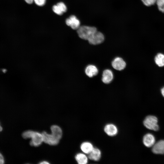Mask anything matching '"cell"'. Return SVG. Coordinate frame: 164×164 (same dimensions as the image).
Segmentation results:
<instances>
[{
  "instance_id": "19",
  "label": "cell",
  "mask_w": 164,
  "mask_h": 164,
  "mask_svg": "<svg viewBox=\"0 0 164 164\" xmlns=\"http://www.w3.org/2000/svg\"><path fill=\"white\" fill-rule=\"evenodd\" d=\"M156 3L159 11L164 12V0H156Z\"/></svg>"
},
{
  "instance_id": "12",
  "label": "cell",
  "mask_w": 164,
  "mask_h": 164,
  "mask_svg": "<svg viewBox=\"0 0 164 164\" xmlns=\"http://www.w3.org/2000/svg\"><path fill=\"white\" fill-rule=\"evenodd\" d=\"M85 72L86 75L90 77L96 75L98 70L97 67L94 65H89L86 68Z\"/></svg>"
},
{
  "instance_id": "15",
  "label": "cell",
  "mask_w": 164,
  "mask_h": 164,
  "mask_svg": "<svg viewBox=\"0 0 164 164\" xmlns=\"http://www.w3.org/2000/svg\"><path fill=\"white\" fill-rule=\"evenodd\" d=\"M94 147L92 144L90 142H83L80 145L81 150L85 153L88 154L92 150Z\"/></svg>"
},
{
  "instance_id": "24",
  "label": "cell",
  "mask_w": 164,
  "mask_h": 164,
  "mask_svg": "<svg viewBox=\"0 0 164 164\" xmlns=\"http://www.w3.org/2000/svg\"><path fill=\"white\" fill-rule=\"evenodd\" d=\"M161 92L162 95L164 97V87L162 88Z\"/></svg>"
},
{
  "instance_id": "10",
  "label": "cell",
  "mask_w": 164,
  "mask_h": 164,
  "mask_svg": "<svg viewBox=\"0 0 164 164\" xmlns=\"http://www.w3.org/2000/svg\"><path fill=\"white\" fill-rule=\"evenodd\" d=\"M113 75L112 71L109 69H106L103 72L102 81L104 84L110 83L113 80Z\"/></svg>"
},
{
  "instance_id": "21",
  "label": "cell",
  "mask_w": 164,
  "mask_h": 164,
  "mask_svg": "<svg viewBox=\"0 0 164 164\" xmlns=\"http://www.w3.org/2000/svg\"><path fill=\"white\" fill-rule=\"evenodd\" d=\"M35 4L39 6H43L46 2V0H33Z\"/></svg>"
},
{
  "instance_id": "17",
  "label": "cell",
  "mask_w": 164,
  "mask_h": 164,
  "mask_svg": "<svg viewBox=\"0 0 164 164\" xmlns=\"http://www.w3.org/2000/svg\"><path fill=\"white\" fill-rule=\"evenodd\" d=\"M75 159L79 164H86L88 162V158L85 155L82 153L77 154Z\"/></svg>"
},
{
  "instance_id": "11",
  "label": "cell",
  "mask_w": 164,
  "mask_h": 164,
  "mask_svg": "<svg viewBox=\"0 0 164 164\" xmlns=\"http://www.w3.org/2000/svg\"><path fill=\"white\" fill-rule=\"evenodd\" d=\"M53 11L56 14L61 15L66 12L67 8L63 2H59L53 7Z\"/></svg>"
},
{
  "instance_id": "6",
  "label": "cell",
  "mask_w": 164,
  "mask_h": 164,
  "mask_svg": "<svg viewBox=\"0 0 164 164\" xmlns=\"http://www.w3.org/2000/svg\"><path fill=\"white\" fill-rule=\"evenodd\" d=\"M111 65L114 69L121 71L124 69L125 67L126 63L121 58L117 57L115 58L112 61Z\"/></svg>"
},
{
  "instance_id": "22",
  "label": "cell",
  "mask_w": 164,
  "mask_h": 164,
  "mask_svg": "<svg viewBox=\"0 0 164 164\" xmlns=\"http://www.w3.org/2000/svg\"><path fill=\"white\" fill-rule=\"evenodd\" d=\"M4 163V160L2 155L0 153V164H3Z\"/></svg>"
},
{
  "instance_id": "16",
  "label": "cell",
  "mask_w": 164,
  "mask_h": 164,
  "mask_svg": "<svg viewBox=\"0 0 164 164\" xmlns=\"http://www.w3.org/2000/svg\"><path fill=\"white\" fill-rule=\"evenodd\" d=\"M50 129L52 133L60 139L62 135V131L61 128L58 126L53 125L51 127Z\"/></svg>"
},
{
  "instance_id": "2",
  "label": "cell",
  "mask_w": 164,
  "mask_h": 164,
  "mask_svg": "<svg viewBox=\"0 0 164 164\" xmlns=\"http://www.w3.org/2000/svg\"><path fill=\"white\" fill-rule=\"evenodd\" d=\"M77 30L79 36L86 40H88L97 31L95 27L86 26H80Z\"/></svg>"
},
{
  "instance_id": "20",
  "label": "cell",
  "mask_w": 164,
  "mask_h": 164,
  "mask_svg": "<svg viewBox=\"0 0 164 164\" xmlns=\"http://www.w3.org/2000/svg\"><path fill=\"white\" fill-rule=\"evenodd\" d=\"M156 0H141L143 3L146 6H149L153 5Z\"/></svg>"
},
{
  "instance_id": "5",
  "label": "cell",
  "mask_w": 164,
  "mask_h": 164,
  "mask_svg": "<svg viewBox=\"0 0 164 164\" xmlns=\"http://www.w3.org/2000/svg\"><path fill=\"white\" fill-rule=\"evenodd\" d=\"M104 40V35L97 31L87 40L91 44L96 45L101 43Z\"/></svg>"
},
{
  "instance_id": "3",
  "label": "cell",
  "mask_w": 164,
  "mask_h": 164,
  "mask_svg": "<svg viewBox=\"0 0 164 164\" xmlns=\"http://www.w3.org/2000/svg\"><path fill=\"white\" fill-rule=\"evenodd\" d=\"M158 120L157 118L154 116L149 115L147 116L143 121L144 126L147 128L157 131L159 129V126L157 124Z\"/></svg>"
},
{
  "instance_id": "25",
  "label": "cell",
  "mask_w": 164,
  "mask_h": 164,
  "mask_svg": "<svg viewBox=\"0 0 164 164\" xmlns=\"http://www.w3.org/2000/svg\"><path fill=\"white\" fill-rule=\"evenodd\" d=\"M39 163L41 164H49L50 163L46 161H43L40 162Z\"/></svg>"
},
{
  "instance_id": "9",
  "label": "cell",
  "mask_w": 164,
  "mask_h": 164,
  "mask_svg": "<svg viewBox=\"0 0 164 164\" xmlns=\"http://www.w3.org/2000/svg\"><path fill=\"white\" fill-rule=\"evenodd\" d=\"M143 142L144 145L146 147H152L155 144V138L152 134L150 133L147 134L143 137Z\"/></svg>"
},
{
  "instance_id": "18",
  "label": "cell",
  "mask_w": 164,
  "mask_h": 164,
  "mask_svg": "<svg viewBox=\"0 0 164 164\" xmlns=\"http://www.w3.org/2000/svg\"><path fill=\"white\" fill-rule=\"evenodd\" d=\"M155 61L158 66H164V54L162 53L157 54L155 57Z\"/></svg>"
},
{
  "instance_id": "8",
  "label": "cell",
  "mask_w": 164,
  "mask_h": 164,
  "mask_svg": "<svg viewBox=\"0 0 164 164\" xmlns=\"http://www.w3.org/2000/svg\"><path fill=\"white\" fill-rule=\"evenodd\" d=\"M152 151L153 152L157 154H164V140H161L152 146Z\"/></svg>"
},
{
  "instance_id": "7",
  "label": "cell",
  "mask_w": 164,
  "mask_h": 164,
  "mask_svg": "<svg viewBox=\"0 0 164 164\" xmlns=\"http://www.w3.org/2000/svg\"><path fill=\"white\" fill-rule=\"evenodd\" d=\"M66 24L70 26L73 29H77L80 27V22L79 20L74 15L70 16L66 20Z\"/></svg>"
},
{
  "instance_id": "26",
  "label": "cell",
  "mask_w": 164,
  "mask_h": 164,
  "mask_svg": "<svg viewBox=\"0 0 164 164\" xmlns=\"http://www.w3.org/2000/svg\"><path fill=\"white\" fill-rule=\"evenodd\" d=\"M2 127L1 126L0 124V132H1L2 130Z\"/></svg>"
},
{
  "instance_id": "1",
  "label": "cell",
  "mask_w": 164,
  "mask_h": 164,
  "mask_svg": "<svg viewBox=\"0 0 164 164\" xmlns=\"http://www.w3.org/2000/svg\"><path fill=\"white\" fill-rule=\"evenodd\" d=\"M22 136L25 139L31 138L30 144L32 146H38L43 142L42 134L37 132L31 130L26 131L23 132Z\"/></svg>"
},
{
  "instance_id": "14",
  "label": "cell",
  "mask_w": 164,
  "mask_h": 164,
  "mask_svg": "<svg viewBox=\"0 0 164 164\" xmlns=\"http://www.w3.org/2000/svg\"><path fill=\"white\" fill-rule=\"evenodd\" d=\"M101 154V152L99 149L94 148L88 154V158L91 160L97 161L100 159Z\"/></svg>"
},
{
  "instance_id": "13",
  "label": "cell",
  "mask_w": 164,
  "mask_h": 164,
  "mask_svg": "<svg viewBox=\"0 0 164 164\" xmlns=\"http://www.w3.org/2000/svg\"><path fill=\"white\" fill-rule=\"evenodd\" d=\"M104 131L108 135L113 136L118 133L117 127L113 124H108L106 125L104 128Z\"/></svg>"
},
{
  "instance_id": "4",
  "label": "cell",
  "mask_w": 164,
  "mask_h": 164,
  "mask_svg": "<svg viewBox=\"0 0 164 164\" xmlns=\"http://www.w3.org/2000/svg\"><path fill=\"white\" fill-rule=\"evenodd\" d=\"M43 138V142L50 145H55L59 142V139L54 134H49L44 131L42 133Z\"/></svg>"
},
{
  "instance_id": "23",
  "label": "cell",
  "mask_w": 164,
  "mask_h": 164,
  "mask_svg": "<svg viewBox=\"0 0 164 164\" xmlns=\"http://www.w3.org/2000/svg\"><path fill=\"white\" fill-rule=\"evenodd\" d=\"M28 4H31L33 2V0H24Z\"/></svg>"
}]
</instances>
